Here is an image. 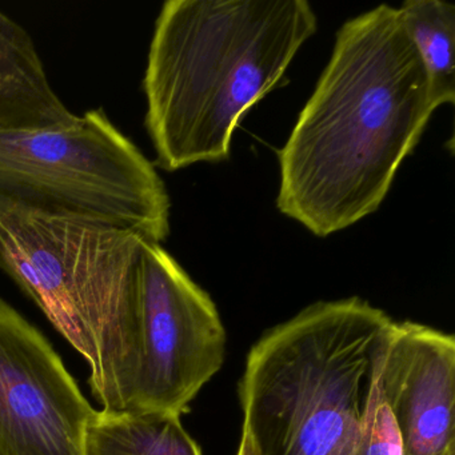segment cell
Here are the masks:
<instances>
[{"label":"cell","mask_w":455,"mask_h":455,"mask_svg":"<svg viewBox=\"0 0 455 455\" xmlns=\"http://www.w3.org/2000/svg\"><path fill=\"white\" fill-rule=\"evenodd\" d=\"M435 110L398 9L347 20L279 150V212L316 236L377 212Z\"/></svg>","instance_id":"obj_1"},{"label":"cell","mask_w":455,"mask_h":455,"mask_svg":"<svg viewBox=\"0 0 455 455\" xmlns=\"http://www.w3.org/2000/svg\"><path fill=\"white\" fill-rule=\"evenodd\" d=\"M318 20L306 0H169L143 76L156 166L230 156L242 116L283 78Z\"/></svg>","instance_id":"obj_2"},{"label":"cell","mask_w":455,"mask_h":455,"mask_svg":"<svg viewBox=\"0 0 455 455\" xmlns=\"http://www.w3.org/2000/svg\"><path fill=\"white\" fill-rule=\"evenodd\" d=\"M361 298L316 302L267 330L239 382L257 455H361V422L383 331Z\"/></svg>","instance_id":"obj_3"},{"label":"cell","mask_w":455,"mask_h":455,"mask_svg":"<svg viewBox=\"0 0 455 455\" xmlns=\"http://www.w3.org/2000/svg\"><path fill=\"white\" fill-rule=\"evenodd\" d=\"M143 239L73 220L0 222V268L84 359L90 356V387L100 404L124 379Z\"/></svg>","instance_id":"obj_4"},{"label":"cell","mask_w":455,"mask_h":455,"mask_svg":"<svg viewBox=\"0 0 455 455\" xmlns=\"http://www.w3.org/2000/svg\"><path fill=\"white\" fill-rule=\"evenodd\" d=\"M25 217L122 228L162 243L170 196L156 164L95 108L70 126L0 130V222Z\"/></svg>","instance_id":"obj_5"},{"label":"cell","mask_w":455,"mask_h":455,"mask_svg":"<svg viewBox=\"0 0 455 455\" xmlns=\"http://www.w3.org/2000/svg\"><path fill=\"white\" fill-rule=\"evenodd\" d=\"M226 330L210 295L159 242L143 239L124 411L182 415L225 361Z\"/></svg>","instance_id":"obj_6"},{"label":"cell","mask_w":455,"mask_h":455,"mask_svg":"<svg viewBox=\"0 0 455 455\" xmlns=\"http://www.w3.org/2000/svg\"><path fill=\"white\" fill-rule=\"evenodd\" d=\"M95 412L46 335L0 297V455H84Z\"/></svg>","instance_id":"obj_7"},{"label":"cell","mask_w":455,"mask_h":455,"mask_svg":"<svg viewBox=\"0 0 455 455\" xmlns=\"http://www.w3.org/2000/svg\"><path fill=\"white\" fill-rule=\"evenodd\" d=\"M380 385L403 455H455V338L417 322L391 321Z\"/></svg>","instance_id":"obj_8"},{"label":"cell","mask_w":455,"mask_h":455,"mask_svg":"<svg viewBox=\"0 0 455 455\" xmlns=\"http://www.w3.org/2000/svg\"><path fill=\"white\" fill-rule=\"evenodd\" d=\"M84 455H202V450L180 415L97 410L87 426Z\"/></svg>","instance_id":"obj_9"},{"label":"cell","mask_w":455,"mask_h":455,"mask_svg":"<svg viewBox=\"0 0 455 455\" xmlns=\"http://www.w3.org/2000/svg\"><path fill=\"white\" fill-rule=\"evenodd\" d=\"M422 62L435 108L455 100V6L442 0H406L398 9Z\"/></svg>","instance_id":"obj_10"},{"label":"cell","mask_w":455,"mask_h":455,"mask_svg":"<svg viewBox=\"0 0 455 455\" xmlns=\"http://www.w3.org/2000/svg\"><path fill=\"white\" fill-rule=\"evenodd\" d=\"M36 60L26 28L0 10V130L18 129L33 100Z\"/></svg>","instance_id":"obj_11"},{"label":"cell","mask_w":455,"mask_h":455,"mask_svg":"<svg viewBox=\"0 0 455 455\" xmlns=\"http://www.w3.org/2000/svg\"><path fill=\"white\" fill-rule=\"evenodd\" d=\"M383 335L375 356L371 383L362 412L361 455H403L401 433L380 385L379 364Z\"/></svg>","instance_id":"obj_12"},{"label":"cell","mask_w":455,"mask_h":455,"mask_svg":"<svg viewBox=\"0 0 455 455\" xmlns=\"http://www.w3.org/2000/svg\"><path fill=\"white\" fill-rule=\"evenodd\" d=\"M236 455H257L255 454L254 446L250 441L249 435L242 431L241 443H239L238 452Z\"/></svg>","instance_id":"obj_13"}]
</instances>
